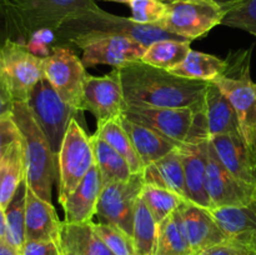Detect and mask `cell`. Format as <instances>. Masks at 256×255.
Instances as JSON below:
<instances>
[{
  "label": "cell",
  "instance_id": "obj_1",
  "mask_svg": "<svg viewBox=\"0 0 256 255\" xmlns=\"http://www.w3.org/2000/svg\"><path fill=\"white\" fill-rule=\"evenodd\" d=\"M128 106L202 109L209 82L178 76L160 68L132 62L112 69Z\"/></svg>",
  "mask_w": 256,
  "mask_h": 255
},
{
  "label": "cell",
  "instance_id": "obj_2",
  "mask_svg": "<svg viewBox=\"0 0 256 255\" xmlns=\"http://www.w3.org/2000/svg\"><path fill=\"white\" fill-rule=\"evenodd\" d=\"M55 34H56L58 46L68 48H70L72 42L79 39L105 36V35L130 38L146 48L159 40L172 39L188 42L178 35L162 29L158 25L140 24L134 22L132 18L118 16L104 12L100 8L68 20L55 32Z\"/></svg>",
  "mask_w": 256,
  "mask_h": 255
},
{
  "label": "cell",
  "instance_id": "obj_3",
  "mask_svg": "<svg viewBox=\"0 0 256 255\" xmlns=\"http://www.w3.org/2000/svg\"><path fill=\"white\" fill-rule=\"evenodd\" d=\"M12 114L22 134L25 180L38 196L52 202V184L58 176V158L26 102H12Z\"/></svg>",
  "mask_w": 256,
  "mask_h": 255
},
{
  "label": "cell",
  "instance_id": "obj_4",
  "mask_svg": "<svg viewBox=\"0 0 256 255\" xmlns=\"http://www.w3.org/2000/svg\"><path fill=\"white\" fill-rule=\"evenodd\" d=\"M0 5L22 44L32 32H56L68 20L99 8L94 0H0Z\"/></svg>",
  "mask_w": 256,
  "mask_h": 255
},
{
  "label": "cell",
  "instance_id": "obj_5",
  "mask_svg": "<svg viewBox=\"0 0 256 255\" xmlns=\"http://www.w3.org/2000/svg\"><path fill=\"white\" fill-rule=\"evenodd\" d=\"M224 74L214 82L226 95L235 109L240 132L254 152L256 144V86L250 76L252 49L228 55Z\"/></svg>",
  "mask_w": 256,
  "mask_h": 255
},
{
  "label": "cell",
  "instance_id": "obj_6",
  "mask_svg": "<svg viewBox=\"0 0 256 255\" xmlns=\"http://www.w3.org/2000/svg\"><path fill=\"white\" fill-rule=\"evenodd\" d=\"M44 76L42 59L14 39L0 42V88L10 102H26Z\"/></svg>",
  "mask_w": 256,
  "mask_h": 255
},
{
  "label": "cell",
  "instance_id": "obj_7",
  "mask_svg": "<svg viewBox=\"0 0 256 255\" xmlns=\"http://www.w3.org/2000/svg\"><path fill=\"white\" fill-rule=\"evenodd\" d=\"M26 104L58 158L70 122L72 119L79 122L82 112L65 102L45 76L35 85Z\"/></svg>",
  "mask_w": 256,
  "mask_h": 255
},
{
  "label": "cell",
  "instance_id": "obj_8",
  "mask_svg": "<svg viewBox=\"0 0 256 255\" xmlns=\"http://www.w3.org/2000/svg\"><path fill=\"white\" fill-rule=\"evenodd\" d=\"M94 164L92 136H88L79 122L72 119L58 154V200L60 205L76 189Z\"/></svg>",
  "mask_w": 256,
  "mask_h": 255
},
{
  "label": "cell",
  "instance_id": "obj_9",
  "mask_svg": "<svg viewBox=\"0 0 256 255\" xmlns=\"http://www.w3.org/2000/svg\"><path fill=\"white\" fill-rule=\"evenodd\" d=\"M225 14L224 8L214 0H172L166 4L164 19L158 26L192 42L222 24Z\"/></svg>",
  "mask_w": 256,
  "mask_h": 255
},
{
  "label": "cell",
  "instance_id": "obj_10",
  "mask_svg": "<svg viewBox=\"0 0 256 255\" xmlns=\"http://www.w3.org/2000/svg\"><path fill=\"white\" fill-rule=\"evenodd\" d=\"M145 186L142 172H136L124 182L102 186L96 206V216L102 222L114 225L132 235L135 206Z\"/></svg>",
  "mask_w": 256,
  "mask_h": 255
},
{
  "label": "cell",
  "instance_id": "obj_11",
  "mask_svg": "<svg viewBox=\"0 0 256 255\" xmlns=\"http://www.w3.org/2000/svg\"><path fill=\"white\" fill-rule=\"evenodd\" d=\"M44 76L49 80L65 102L80 110L82 92L86 80V70L82 59L68 46H55L42 59Z\"/></svg>",
  "mask_w": 256,
  "mask_h": 255
},
{
  "label": "cell",
  "instance_id": "obj_12",
  "mask_svg": "<svg viewBox=\"0 0 256 255\" xmlns=\"http://www.w3.org/2000/svg\"><path fill=\"white\" fill-rule=\"evenodd\" d=\"M202 109L128 106L122 116L150 128L172 142L184 144L189 140Z\"/></svg>",
  "mask_w": 256,
  "mask_h": 255
},
{
  "label": "cell",
  "instance_id": "obj_13",
  "mask_svg": "<svg viewBox=\"0 0 256 255\" xmlns=\"http://www.w3.org/2000/svg\"><path fill=\"white\" fill-rule=\"evenodd\" d=\"M80 109L92 112L96 119V126L110 120L119 119L128 104L122 94L119 78L112 70L105 76L88 75L84 84Z\"/></svg>",
  "mask_w": 256,
  "mask_h": 255
},
{
  "label": "cell",
  "instance_id": "obj_14",
  "mask_svg": "<svg viewBox=\"0 0 256 255\" xmlns=\"http://www.w3.org/2000/svg\"><path fill=\"white\" fill-rule=\"evenodd\" d=\"M72 45L82 50V62L85 68L99 64L122 66L132 62H139L144 55L146 46L134 39L119 35H105L79 39Z\"/></svg>",
  "mask_w": 256,
  "mask_h": 255
},
{
  "label": "cell",
  "instance_id": "obj_15",
  "mask_svg": "<svg viewBox=\"0 0 256 255\" xmlns=\"http://www.w3.org/2000/svg\"><path fill=\"white\" fill-rule=\"evenodd\" d=\"M206 192L210 208L246 205L254 202L255 186L240 182L219 162L209 142L206 169ZM209 208V209H210Z\"/></svg>",
  "mask_w": 256,
  "mask_h": 255
},
{
  "label": "cell",
  "instance_id": "obj_16",
  "mask_svg": "<svg viewBox=\"0 0 256 255\" xmlns=\"http://www.w3.org/2000/svg\"><path fill=\"white\" fill-rule=\"evenodd\" d=\"M178 210L182 215V225L192 255H199L210 248L228 242L226 236L210 214L209 209L190 200L182 199Z\"/></svg>",
  "mask_w": 256,
  "mask_h": 255
},
{
  "label": "cell",
  "instance_id": "obj_17",
  "mask_svg": "<svg viewBox=\"0 0 256 255\" xmlns=\"http://www.w3.org/2000/svg\"><path fill=\"white\" fill-rule=\"evenodd\" d=\"M210 146L219 162L238 180L256 186L254 152L242 134H224L209 138Z\"/></svg>",
  "mask_w": 256,
  "mask_h": 255
},
{
  "label": "cell",
  "instance_id": "obj_18",
  "mask_svg": "<svg viewBox=\"0 0 256 255\" xmlns=\"http://www.w3.org/2000/svg\"><path fill=\"white\" fill-rule=\"evenodd\" d=\"M179 150L184 166L188 200L209 209L212 206L206 192L209 139L190 140L180 145Z\"/></svg>",
  "mask_w": 256,
  "mask_h": 255
},
{
  "label": "cell",
  "instance_id": "obj_19",
  "mask_svg": "<svg viewBox=\"0 0 256 255\" xmlns=\"http://www.w3.org/2000/svg\"><path fill=\"white\" fill-rule=\"evenodd\" d=\"M210 214L226 236L228 242L252 250L256 244V202L246 205L210 208Z\"/></svg>",
  "mask_w": 256,
  "mask_h": 255
},
{
  "label": "cell",
  "instance_id": "obj_20",
  "mask_svg": "<svg viewBox=\"0 0 256 255\" xmlns=\"http://www.w3.org/2000/svg\"><path fill=\"white\" fill-rule=\"evenodd\" d=\"M28 184V182H26ZM62 222L52 202L38 196L26 186L25 205V239L58 242Z\"/></svg>",
  "mask_w": 256,
  "mask_h": 255
},
{
  "label": "cell",
  "instance_id": "obj_21",
  "mask_svg": "<svg viewBox=\"0 0 256 255\" xmlns=\"http://www.w3.org/2000/svg\"><path fill=\"white\" fill-rule=\"evenodd\" d=\"M102 190V182L98 166L89 170L76 189L62 204L64 210V222L70 224H85L92 220L96 214L98 202Z\"/></svg>",
  "mask_w": 256,
  "mask_h": 255
},
{
  "label": "cell",
  "instance_id": "obj_22",
  "mask_svg": "<svg viewBox=\"0 0 256 255\" xmlns=\"http://www.w3.org/2000/svg\"><path fill=\"white\" fill-rule=\"evenodd\" d=\"M202 112L209 138L224 134H242L236 112L226 95L214 82H209L206 88Z\"/></svg>",
  "mask_w": 256,
  "mask_h": 255
},
{
  "label": "cell",
  "instance_id": "obj_23",
  "mask_svg": "<svg viewBox=\"0 0 256 255\" xmlns=\"http://www.w3.org/2000/svg\"><path fill=\"white\" fill-rule=\"evenodd\" d=\"M56 244L60 255H114L95 232L92 222L85 224L62 222Z\"/></svg>",
  "mask_w": 256,
  "mask_h": 255
},
{
  "label": "cell",
  "instance_id": "obj_24",
  "mask_svg": "<svg viewBox=\"0 0 256 255\" xmlns=\"http://www.w3.org/2000/svg\"><path fill=\"white\" fill-rule=\"evenodd\" d=\"M120 122L132 139V145H134L138 155L144 164V169L145 166L162 159V156L168 155L182 145L179 142L168 139L164 135L159 134L150 128L126 119L122 115L120 116Z\"/></svg>",
  "mask_w": 256,
  "mask_h": 255
},
{
  "label": "cell",
  "instance_id": "obj_25",
  "mask_svg": "<svg viewBox=\"0 0 256 255\" xmlns=\"http://www.w3.org/2000/svg\"><path fill=\"white\" fill-rule=\"evenodd\" d=\"M142 176L145 184L164 188L188 200L184 166L179 148L145 166Z\"/></svg>",
  "mask_w": 256,
  "mask_h": 255
},
{
  "label": "cell",
  "instance_id": "obj_26",
  "mask_svg": "<svg viewBox=\"0 0 256 255\" xmlns=\"http://www.w3.org/2000/svg\"><path fill=\"white\" fill-rule=\"evenodd\" d=\"M25 179L22 139L12 142L0 159V208L5 209Z\"/></svg>",
  "mask_w": 256,
  "mask_h": 255
},
{
  "label": "cell",
  "instance_id": "obj_27",
  "mask_svg": "<svg viewBox=\"0 0 256 255\" xmlns=\"http://www.w3.org/2000/svg\"><path fill=\"white\" fill-rule=\"evenodd\" d=\"M95 165L102 176V186L112 182H124L132 175L126 159L98 135H92Z\"/></svg>",
  "mask_w": 256,
  "mask_h": 255
},
{
  "label": "cell",
  "instance_id": "obj_28",
  "mask_svg": "<svg viewBox=\"0 0 256 255\" xmlns=\"http://www.w3.org/2000/svg\"><path fill=\"white\" fill-rule=\"evenodd\" d=\"M152 255H192L178 209L158 224Z\"/></svg>",
  "mask_w": 256,
  "mask_h": 255
},
{
  "label": "cell",
  "instance_id": "obj_29",
  "mask_svg": "<svg viewBox=\"0 0 256 255\" xmlns=\"http://www.w3.org/2000/svg\"><path fill=\"white\" fill-rule=\"evenodd\" d=\"M225 68H226L225 60L219 59L212 54L192 50L184 62L175 69L170 70V72L190 80L212 82L224 74Z\"/></svg>",
  "mask_w": 256,
  "mask_h": 255
},
{
  "label": "cell",
  "instance_id": "obj_30",
  "mask_svg": "<svg viewBox=\"0 0 256 255\" xmlns=\"http://www.w3.org/2000/svg\"><path fill=\"white\" fill-rule=\"evenodd\" d=\"M190 52V42L172 39L159 40L146 48L142 62L170 72L179 66Z\"/></svg>",
  "mask_w": 256,
  "mask_h": 255
},
{
  "label": "cell",
  "instance_id": "obj_31",
  "mask_svg": "<svg viewBox=\"0 0 256 255\" xmlns=\"http://www.w3.org/2000/svg\"><path fill=\"white\" fill-rule=\"evenodd\" d=\"M95 135L104 139L108 144L112 145L119 154H122L126 159L132 174L144 172V164L138 155L132 139L122 128L120 118L106 122L100 126H96Z\"/></svg>",
  "mask_w": 256,
  "mask_h": 255
},
{
  "label": "cell",
  "instance_id": "obj_32",
  "mask_svg": "<svg viewBox=\"0 0 256 255\" xmlns=\"http://www.w3.org/2000/svg\"><path fill=\"white\" fill-rule=\"evenodd\" d=\"M158 234V222L142 196L139 198L135 206L134 225H132V242H134L135 254L152 255L155 240Z\"/></svg>",
  "mask_w": 256,
  "mask_h": 255
},
{
  "label": "cell",
  "instance_id": "obj_33",
  "mask_svg": "<svg viewBox=\"0 0 256 255\" xmlns=\"http://www.w3.org/2000/svg\"><path fill=\"white\" fill-rule=\"evenodd\" d=\"M26 180H22L12 202L5 208L6 218V240L12 248L20 252L25 239V205H26Z\"/></svg>",
  "mask_w": 256,
  "mask_h": 255
},
{
  "label": "cell",
  "instance_id": "obj_34",
  "mask_svg": "<svg viewBox=\"0 0 256 255\" xmlns=\"http://www.w3.org/2000/svg\"><path fill=\"white\" fill-rule=\"evenodd\" d=\"M142 199L158 224L174 212L182 202V198L174 192L149 184H145L142 192Z\"/></svg>",
  "mask_w": 256,
  "mask_h": 255
},
{
  "label": "cell",
  "instance_id": "obj_35",
  "mask_svg": "<svg viewBox=\"0 0 256 255\" xmlns=\"http://www.w3.org/2000/svg\"><path fill=\"white\" fill-rule=\"evenodd\" d=\"M95 232L99 235L108 249L114 255H136L132 238L114 225L106 222H92Z\"/></svg>",
  "mask_w": 256,
  "mask_h": 255
},
{
  "label": "cell",
  "instance_id": "obj_36",
  "mask_svg": "<svg viewBox=\"0 0 256 255\" xmlns=\"http://www.w3.org/2000/svg\"><path fill=\"white\" fill-rule=\"evenodd\" d=\"M222 24L256 36V0H242L225 14Z\"/></svg>",
  "mask_w": 256,
  "mask_h": 255
},
{
  "label": "cell",
  "instance_id": "obj_37",
  "mask_svg": "<svg viewBox=\"0 0 256 255\" xmlns=\"http://www.w3.org/2000/svg\"><path fill=\"white\" fill-rule=\"evenodd\" d=\"M166 4L162 0H132V19L140 24L158 25L164 19Z\"/></svg>",
  "mask_w": 256,
  "mask_h": 255
},
{
  "label": "cell",
  "instance_id": "obj_38",
  "mask_svg": "<svg viewBox=\"0 0 256 255\" xmlns=\"http://www.w3.org/2000/svg\"><path fill=\"white\" fill-rule=\"evenodd\" d=\"M20 139H22V134L10 110L0 116V159L8 148Z\"/></svg>",
  "mask_w": 256,
  "mask_h": 255
},
{
  "label": "cell",
  "instance_id": "obj_39",
  "mask_svg": "<svg viewBox=\"0 0 256 255\" xmlns=\"http://www.w3.org/2000/svg\"><path fill=\"white\" fill-rule=\"evenodd\" d=\"M20 255H60L58 244L54 242L26 240L19 252Z\"/></svg>",
  "mask_w": 256,
  "mask_h": 255
},
{
  "label": "cell",
  "instance_id": "obj_40",
  "mask_svg": "<svg viewBox=\"0 0 256 255\" xmlns=\"http://www.w3.org/2000/svg\"><path fill=\"white\" fill-rule=\"evenodd\" d=\"M199 255H252V252L244 249L238 245L230 244V242H224V244L216 245L205 252H200Z\"/></svg>",
  "mask_w": 256,
  "mask_h": 255
},
{
  "label": "cell",
  "instance_id": "obj_41",
  "mask_svg": "<svg viewBox=\"0 0 256 255\" xmlns=\"http://www.w3.org/2000/svg\"><path fill=\"white\" fill-rule=\"evenodd\" d=\"M0 255H20L15 248H12L4 238H0Z\"/></svg>",
  "mask_w": 256,
  "mask_h": 255
},
{
  "label": "cell",
  "instance_id": "obj_42",
  "mask_svg": "<svg viewBox=\"0 0 256 255\" xmlns=\"http://www.w3.org/2000/svg\"><path fill=\"white\" fill-rule=\"evenodd\" d=\"M10 110H12V102L8 100L4 92H2V88H0V116H2V114H5V112H10Z\"/></svg>",
  "mask_w": 256,
  "mask_h": 255
},
{
  "label": "cell",
  "instance_id": "obj_43",
  "mask_svg": "<svg viewBox=\"0 0 256 255\" xmlns=\"http://www.w3.org/2000/svg\"><path fill=\"white\" fill-rule=\"evenodd\" d=\"M172 2V0H169V2ZM214 2H216L219 5H222V6L225 9V12H230L232 8L236 6L238 4H240L242 0H214Z\"/></svg>",
  "mask_w": 256,
  "mask_h": 255
},
{
  "label": "cell",
  "instance_id": "obj_44",
  "mask_svg": "<svg viewBox=\"0 0 256 255\" xmlns=\"http://www.w3.org/2000/svg\"><path fill=\"white\" fill-rule=\"evenodd\" d=\"M0 238H6V218H5V209L0 208Z\"/></svg>",
  "mask_w": 256,
  "mask_h": 255
},
{
  "label": "cell",
  "instance_id": "obj_45",
  "mask_svg": "<svg viewBox=\"0 0 256 255\" xmlns=\"http://www.w3.org/2000/svg\"><path fill=\"white\" fill-rule=\"evenodd\" d=\"M95 2V0H94ZM100 2H124V4H129L132 0H100ZM164 2H169V0H162Z\"/></svg>",
  "mask_w": 256,
  "mask_h": 255
},
{
  "label": "cell",
  "instance_id": "obj_46",
  "mask_svg": "<svg viewBox=\"0 0 256 255\" xmlns=\"http://www.w3.org/2000/svg\"><path fill=\"white\" fill-rule=\"evenodd\" d=\"M250 252H252V255H256V244L254 245V246L252 248V250H250Z\"/></svg>",
  "mask_w": 256,
  "mask_h": 255
},
{
  "label": "cell",
  "instance_id": "obj_47",
  "mask_svg": "<svg viewBox=\"0 0 256 255\" xmlns=\"http://www.w3.org/2000/svg\"><path fill=\"white\" fill-rule=\"evenodd\" d=\"M254 158H255V162H256V144H255V148H254Z\"/></svg>",
  "mask_w": 256,
  "mask_h": 255
},
{
  "label": "cell",
  "instance_id": "obj_48",
  "mask_svg": "<svg viewBox=\"0 0 256 255\" xmlns=\"http://www.w3.org/2000/svg\"><path fill=\"white\" fill-rule=\"evenodd\" d=\"M254 200L256 202V186H255V192H254Z\"/></svg>",
  "mask_w": 256,
  "mask_h": 255
},
{
  "label": "cell",
  "instance_id": "obj_49",
  "mask_svg": "<svg viewBox=\"0 0 256 255\" xmlns=\"http://www.w3.org/2000/svg\"><path fill=\"white\" fill-rule=\"evenodd\" d=\"M255 86H256V82H255Z\"/></svg>",
  "mask_w": 256,
  "mask_h": 255
}]
</instances>
